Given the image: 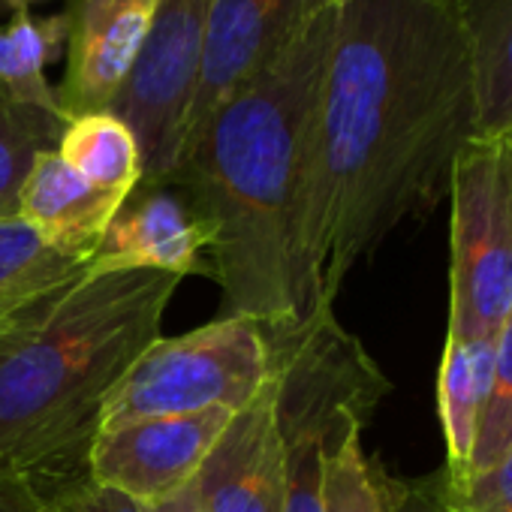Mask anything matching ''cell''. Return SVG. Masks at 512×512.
<instances>
[{
	"label": "cell",
	"instance_id": "1",
	"mask_svg": "<svg viewBox=\"0 0 512 512\" xmlns=\"http://www.w3.org/2000/svg\"><path fill=\"white\" fill-rule=\"evenodd\" d=\"M473 136L458 0H341L296 208L299 320L335 308L362 256L437 208Z\"/></svg>",
	"mask_w": 512,
	"mask_h": 512
},
{
	"label": "cell",
	"instance_id": "2",
	"mask_svg": "<svg viewBox=\"0 0 512 512\" xmlns=\"http://www.w3.org/2000/svg\"><path fill=\"white\" fill-rule=\"evenodd\" d=\"M338 4H326L208 118L169 178L211 232L220 317L263 326L299 320L296 208Z\"/></svg>",
	"mask_w": 512,
	"mask_h": 512
},
{
	"label": "cell",
	"instance_id": "3",
	"mask_svg": "<svg viewBox=\"0 0 512 512\" xmlns=\"http://www.w3.org/2000/svg\"><path fill=\"white\" fill-rule=\"evenodd\" d=\"M181 278L82 272L0 329V470L46 491L88 473L103 413L157 341Z\"/></svg>",
	"mask_w": 512,
	"mask_h": 512
},
{
	"label": "cell",
	"instance_id": "4",
	"mask_svg": "<svg viewBox=\"0 0 512 512\" xmlns=\"http://www.w3.org/2000/svg\"><path fill=\"white\" fill-rule=\"evenodd\" d=\"M284 440V512H323V461L335 419L374 413L392 389L335 308L266 326Z\"/></svg>",
	"mask_w": 512,
	"mask_h": 512
},
{
	"label": "cell",
	"instance_id": "5",
	"mask_svg": "<svg viewBox=\"0 0 512 512\" xmlns=\"http://www.w3.org/2000/svg\"><path fill=\"white\" fill-rule=\"evenodd\" d=\"M269 377L266 326L250 317H217L187 335L157 338L112 392L100 431L154 416L238 413Z\"/></svg>",
	"mask_w": 512,
	"mask_h": 512
},
{
	"label": "cell",
	"instance_id": "6",
	"mask_svg": "<svg viewBox=\"0 0 512 512\" xmlns=\"http://www.w3.org/2000/svg\"><path fill=\"white\" fill-rule=\"evenodd\" d=\"M449 326L464 341H494L512 311V151L503 136H473L449 178Z\"/></svg>",
	"mask_w": 512,
	"mask_h": 512
},
{
	"label": "cell",
	"instance_id": "7",
	"mask_svg": "<svg viewBox=\"0 0 512 512\" xmlns=\"http://www.w3.org/2000/svg\"><path fill=\"white\" fill-rule=\"evenodd\" d=\"M211 10L214 0H157L142 55L109 109L136 136L142 184H169L178 166Z\"/></svg>",
	"mask_w": 512,
	"mask_h": 512
},
{
	"label": "cell",
	"instance_id": "8",
	"mask_svg": "<svg viewBox=\"0 0 512 512\" xmlns=\"http://www.w3.org/2000/svg\"><path fill=\"white\" fill-rule=\"evenodd\" d=\"M229 419V410H205L106 428L91 446L88 476L142 506L175 497L190 488Z\"/></svg>",
	"mask_w": 512,
	"mask_h": 512
},
{
	"label": "cell",
	"instance_id": "9",
	"mask_svg": "<svg viewBox=\"0 0 512 512\" xmlns=\"http://www.w3.org/2000/svg\"><path fill=\"white\" fill-rule=\"evenodd\" d=\"M332 0H214L199 79L181 133V154L208 118L260 73Z\"/></svg>",
	"mask_w": 512,
	"mask_h": 512
},
{
	"label": "cell",
	"instance_id": "10",
	"mask_svg": "<svg viewBox=\"0 0 512 512\" xmlns=\"http://www.w3.org/2000/svg\"><path fill=\"white\" fill-rule=\"evenodd\" d=\"M190 491L202 512H284V440L275 374L202 461Z\"/></svg>",
	"mask_w": 512,
	"mask_h": 512
},
{
	"label": "cell",
	"instance_id": "11",
	"mask_svg": "<svg viewBox=\"0 0 512 512\" xmlns=\"http://www.w3.org/2000/svg\"><path fill=\"white\" fill-rule=\"evenodd\" d=\"M211 232L175 184H139L106 226L88 272H208Z\"/></svg>",
	"mask_w": 512,
	"mask_h": 512
},
{
	"label": "cell",
	"instance_id": "12",
	"mask_svg": "<svg viewBox=\"0 0 512 512\" xmlns=\"http://www.w3.org/2000/svg\"><path fill=\"white\" fill-rule=\"evenodd\" d=\"M154 7L157 0H70L67 73L55 88L67 121L112 109L142 55Z\"/></svg>",
	"mask_w": 512,
	"mask_h": 512
},
{
	"label": "cell",
	"instance_id": "13",
	"mask_svg": "<svg viewBox=\"0 0 512 512\" xmlns=\"http://www.w3.org/2000/svg\"><path fill=\"white\" fill-rule=\"evenodd\" d=\"M121 202L124 196L94 187L64 163L58 148H52L34 160L22 184L19 217L55 250L88 266Z\"/></svg>",
	"mask_w": 512,
	"mask_h": 512
},
{
	"label": "cell",
	"instance_id": "14",
	"mask_svg": "<svg viewBox=\"0 0 512 512\" xmlns=\"http://www.w3.org/2000/svg\"><path fill=\"white\" fill-rule=\"evenodd\" d=\"M494 341H464L446 335L440 377H437V407L446 437V473L452 482H464L470 470V455L476 446L488 383H491Z\"/></svg>",
	"mask_w": 512,
	"mask_h": 512
},
{
	"label": "cell",
	"instance_id": "15",
	"mask_svg": "<svg viewBox=\"0 0 512 512\" xmlns=\"http://www.w3.org/2000/svg\"><path fill=\"white\" fill-rule=\"evenodd\" d=\"M473 82L476 136H503L512 127V0H458Z\"/></svg>",
	"mask_w": 512,
	"mask_h": 512
},
{
	"label": "cell",
	"instance_id": "16",
	"mask_svg": "<svg viewBox=\"0 0 512 512\" xmlns=\"http://www.w3.org/2000/svg\"><path fill=\"white\" fill-rule=\"evenodd\" d=\"M88 266L55 250L22 217L0 220V329Z\"/></svg>",
	"mask_w": 512,
	"mask_h": 512
},
{
	"label": "cell",
	"instance_id": "17",
	"mask_svg": "<svg viewBox=\"0 0 512 512\" xmlns=\"http://www.w3.org/2000/svg\"><path fill=\"white\" fill-rule=\"evenodd\" d=\"M70 25V10L43 19L28 10L13 13L7 25H0V85L25 103L64 115L58 91L46 79V67L58 61L70 43Z\"/></svg>",
	"mask_w": 512,
	"mask_h": 512
},
{
	"label": "cell",
	"instance_id": "18",
	"mask_svg": "<svg viewBox=\"0 0 512 512\" xmlns=\"http://www.w3.org/2000/svg\"><path fill=\"white\" fill-rule=\"evenodd\" d=\"M58 154L94 187L130 196L142 184V154L133 130L112 112H88L67 121Z\"/></svg>",
	"mask_w": 512,
	"mask_h": 512
},
{
	"label": "cell",
	"instance_id": "19",
	"mask_svg": "<svg viewBox=\"0 0 512 512\" xmlns=\"http://www.w3.org/2000/svg\"><path fill=\"white\" fill-rule=\"evenodd\" d=\"M365 410H347L335 419L323 461V512H389L383 467L362 449Z\"/></svg>",
	"mask_w": 512,
	"mask_h": 512
},
{
	"label": "cell",
	"instance_id": "20",
	"mask_svg": "<svg viewBox=\"0 0 512 512\" xmlns=\"http://www.w3.org/2000/svg\"><path fill=\"white\" fill-rule=\"evenodd\" d=\"M64 115L19 100L0 85V220L19 217V193L43 151L58 148Z\"/></svg>",
	"mask_w": 512,
	"mask_h": 512
},
{
	"label": "cell",
	"instance_id": "21",
	"mask_svg": "<svg viewBox=\"0 0 512 512\" xmlns=\"http://www.w3.org/2000/svg\"><path fill=\"white\" fill-rule=\"evenodd\" d=\"M509 452H512V311L500 326V332L494 335L491 383H488V398H485L467 476L491 470Z\"/></svg>",
	"mask_w": 512,
	"mask_h": 512
},
{
	"label": "cell",
	"instance_id": "22",
	"mask_svg": "<svg viewBox=\"0 0 512 512\" xmlns=\"http://www.w3.org/2000/svg\"><path fill=\"white\" fill-rule=\"evenodd\" d=\"M52 512H145L142 503L127 494L94 482L88 473L64 479L46 491H40Z\"/></svg>",
	"mask_w": 512,
	"mask_h": 512
},
{
	"label": "cell",
	"instance_id": "23",
	"mask_svg": "<svg viewBox=\"0 0 512 512\" xmlns=\"http://www.w3.org/2000/svg\"><path fill=\"white\" fill-rule=\"evenodd\" d=\"M383 488H386L389 512H458L446 467L416 479L389 476L383 470Z\"/></svg>",
	"mask_w": 512,
	"mask_h": 512
},
{
	"label": "cell",
	"instance_id": "24",
	"mask_svg": "<svg viewBox=\"0 0 512 512\" xmlns=\"http://www.w3.org/2000/svg\"><path fill=\"white\" fill-rule=\"evenodd\" d=\"M449 485L458 512H512V452L491 470Z\"/></svg>",
	"mask_w": 512,
	"mask_h": 512
},
{
	"label": "cell",
	"instance_id": "25",
	"mask_svg": "<svg viewBox=\"0 0 512 512\" xmlns=\"http://www.w3.org/2000/svg\"><path fill=\"white\" fill-rule=\"evenodd\" d=\"M0 512H52V509L28 479L0 470Z\"/></svg>",
	"mask_w": 512,
	"mask_h": 512
},
{
	"label": "cell",
	"instance_id": "26",
	"mask_svg": "<svg viewBox=\"0 0 512 512\" xmlns=\"http://www.w3.org/2000/svg\"><path fill=\"white\" fill-rule=\"evenodd\" d=\"M145 512H202V506L196 503L193 491L184 488V491H178L175 497H166V500H160V503L145 506Z\"/></svg>",
	"mask_w": 512,
	"mask_h": 512
},
{
	"label": "cell",
	"instance_id": "27",
	"mask_svg": "<svg viewBox=\"0 0 512 512\" xmlns=\"http://www.w3.org/2000/svg\"><path fill=\"white\" fill-rule=\"evenodd\" d=\"M4 4H7L13 13H19V10H28V7H34V4H43V0H4Z\"/></svg>",
	"mask_w": 512,
	"mask_h": 512
},
{
	"label": "cell",
	"instance_id": "28",
	"mask_svg": "<svg viewBox=\"0 0 512 512\" xmlns=\"http://www.w3.org/2000/svg\"><path fill=\"white\" fill-rule=\"evenodd\" d=\"M503 139H506V145H509V151H512V127H509V130L503 133Z\"/></svg>",
	"mask_w": 512,
	"mask_h": 512
}]
</instances>
